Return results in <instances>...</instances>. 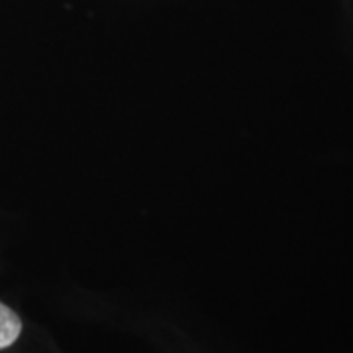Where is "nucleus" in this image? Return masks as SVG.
Masks as SVG:
<instances>
[{
	"label": "nucleus",
	"instance_id": "nucleus-1",
	"mask_svg": "<svg viewBox=\"0 0 353 353\" xmlns=\"http://www.w3.org/2000/svg\"><path fill=\"white\" fill-rule=\"evenodd\" d=\"M22 332V322L12 308L0 303V350L10 347Z\"/></svg>",
	"mask_w": 353,
	"mask_h": 353
}]
</instances>
